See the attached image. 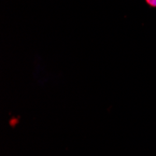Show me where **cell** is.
Returning a JSON list of instances; mask_svg holds the SVG:
<instances>
[{
	"instance_id": "cell-1",
	"label": "cell",
	"mask_w": 156,
	"mask_h": 156,
	"mask_svg": "<svg viewBox=\"0 0 156 156\" xmlns=\"http://www.w3.org/2000/svg\"><path fill=\"white\" fill-rule=\"evenodd\" d=\"M146 2L151 7H156V0H146Z\"/></svg>"
}]
</instances>
